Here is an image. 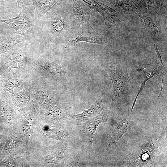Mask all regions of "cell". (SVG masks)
Segmentation results:
<instances>
[{
    "label": "cell",
    "mask_w": 167,
    "mask_h": 167,
    "mask_svg": "<svg viewBox=\"0 0 167 167\" xmlns=\"http://www.w3.org/2000/svg\"><path fill=\"white\" fill-rule=\"evenodd\" d=\"M101 69L107 73L112 83L113 95L110 108H119L131 90V82L127 69L121 65L110 64L105 66Z\"/></svg>",
    "instance_id": "1"
},
{
    "label": "cell",
    "mask_w": 167,
    "mask_h": 167,
    "mask_svg": "<svg viewBox=\"0 0 167 167\" xmlns=\"http://www.w3.org/2000/svg\"><path fill=\"white\" fill-rule=\"evenodd\" d=\"M37 19L33 6H28L20 9L19 15L9 19H0V22L11 26L17 34L27 36L33 35L36 30Z\"/></svg>",
    "instance_id": "2"
},
{
    "label": "cell",
    "mask_w": 167,
    "mask_h": 167,
    "mask_svg": "<svg viewBox=\"0 0 167 167\" xmlns=\"http://www.w3.org/2000/svg\"><path fill=\"white\" fill-rule=\"evenodd\" d=\"M87 6L91 9L100 13L103 17L106 28L110 32L117 30L120 25L121 16L120 13L98 0H90Z\"/></svg>",
    "instance_id": "3"
},
{
    "label": "cell",
    "mask_w": 167,
    "mask_h": 167,
    "mask_svg": "<svg viewBox=\"0 0 167 167\" xmlns=\"http://www.w3.org/2000/svg\"><path fill=\"white\" fill-rule=\"evenodd\" d=\"M135 71H141L144 74V80L141 84L139 89L133 103L131 108V113L136 102L137 98L145 87L146 82L155 76H158L163 78L166 75L165 68L160 66L156 59H153L148 64H143L139 62H136L135 66Z\"/></svg>",
    "instance_id": "4"
},
{
    "label": "cell",
    "mask_w": 167,
    "mask_h": 167,
    "mask_svg": "<svg viewBox=\"0 0 167 167\" xmlns=\"http://www.w3.org/2000/svg\"><path fill=\"white\" fill-rule=\"evenodd\" d=\"M74 17L76 19L79 26L85 32L91 33L95 30L89 23L91 9L85 3L76 0H72L69 6Z\"/></svg>",
    "instance_id": "5"
},
{
    "label": "cell",
    "mask_w": 167,
    "mask_h": 167,
    "mask_svg": "<svg viewBox=\"0 0 167 167\" xmlns=\"http://www.w3.org/2000/svg\"><path fill=\"white\" fill-rule=\"evenodd\" d=\"M129 117L119 114L116 119L110 135L109 145L116 143L129 128L134 124Z\"/></svg>",
    "instance_id": "6"
},
{
    "label": "cell",
    "mask_w": 167,
    "mask_h": 167,
    "mask_svg": "<svg viewBox=\"0 0 167 167\" xmlns=\"http://www.w3.org/2000/svg\"><path fill=\"white\" fill-rule=\"evenodd\" d=\"M138 15L146 29L153 39H158L161 37V23L159 19H156V14L139 13Z\"/></svg>",
    "instance_id": "7"
},
{
    "label": "cell",
    "mask_w": 167,
    "mask_h": 167,
    "mask_svg": "<svg viewBox=\"0 0 167 167\" xmlns=\"http://www.w3.org/2000/svg\"><path fill=\"white\" fill-rule=\"evenodd\" d=\"M106 107V104L104 98L100 96L88 109L80 113L71 116V117L78 119H87L100 114Z\"/></svg>",
    "instance_id": "8"
},
{
    "label": "cell",
    "mask_w": 167,
    "mask_h": 167,
    "mask_svg": "<svg viewBox=\"0 0 167 167\" xmlns=\"http://www.w3.org/2000/svg\"><path fill=\"white\" fill-rule=\"evenodd\" d=\"M37 19L42 18L55 7L61 4L63 0H31Z\"/></svg>",
    "instance_id": "9"
},
{
    "label": "cell",
    "mask_w": 167,
    "mask_h": 167,
    "mask_svg": "<svg viewBox=\"0 0 167 167\" xmlns=\"http://www.w3.org/2000/svg\"><path fill=\"white\" fill-rule=\"evenodd\" d=\"M82 42L97 44L104 46H110L112 44L111 41L106 38L85 36L80 34L74 38L67 40L63 44V47L66 48L72 46H76L78 43Z\"/></svg>",
    "instance_id": "10"
},
{
    "label": "cell",
    "mask_w": 167,
    "mask_h": 167,
    "mask_svg": "<svg viewBox=\"0 0 167 167\" xmlns=\"http://www.w3.org/2000/svg\"><path fill=\"white\" fill-rule=\"evenodd\" d=\"M48 23L50 30L56 36L63 35L67 30L66 19L61 14L53 15L50 17Z\"/></svg>",
    "instance_id": "11"
},
{
    "label": "cell",
    "mask_w": 167,
    "mask_h": 167,
    "mask_svg": "<svg viewBox=\"0 0 167 167\" xmlns=\"http://www.w3.org/2000/svg\"><path fill=\"white\" fill-rule=\"evenodd\" d=\"M113 6L115 10L122 14L138 15V11L132 0H106Z\"/></svg>",
    "instance_id": "12"
},
{
    "label": "cell",
    "mask_w": 167,
    "mask_h": 167,
    "mask_svg": "<svg viewBox=\"0 0 167 167\" xmlns=\"http://www.w3.org/2000/svg\"><path fill=\"white\" fill-rule=\"evenodd\" d=\"M109 113H101L93 119L87 122L84 125V129L90 143L93 142L94 135L98 125L107 120Z\"/></svg>",
    "instance_id": "13"
},
{
    "label": "cell",
    "mask_w": 167,
    "mask_h": 167,
    "mask_svg": "<svg viewBox=\"0 0 167 167\" xmlns=\"http://www.w3.org/2000/svg\"><path fill=\"white\" fill-rule=\"evenodd\" d=\"M24 37L17 34L3 36L0 41V53L11 51L15 45L23 41Z\"/></svg>",
    "instance_id": "14"
},
{
    "label": "cell",
    "mask_w": 167,
    "mask_h": 167,
    "mask_svg": "<svg viewBox=\"0 0 167 167\" xmlns=\"http://www.w3.org/2000/svg\"><path fill=\"white\" fill-rule=\"evenodd\" d=\"M132 0L138 11V14L148 13L157 14L158 13L155 6L154 0Z\"/></svg>",
    "instance_id": "15"
},
{
    "label": "cell",
    "mask_w": 167,
    "mask_h": 167,
    "mask_svg": "<svg viewBox=\"0 0 167 167\" xmlns=\"http://www.w3.org/2000/svg\"><path fill=\"white\" fill-rule=\"evenodd\" d=\"M37 62L45 71L50 75H63L66 74V69L57 64L43 61H39Z\"/></svg>",
    "instance_id": "16"
},
{
    "label": "cell",
    "mask_w": 167,
    "mask_h": 167,
    "mask_svg": "<svg viewBox=\"0 0 167 167\" xmlns=\"http://www.w3.org/2000/svg\"><path fill=\"white\" fill-rule=\"evenodd\" d=\"M148 143L146 145V149H144V146L143 147L142 149H140L139 152H137V156H135L137 158L136 159V160L138 163V165L148 162L154 154L156 148H153L156 147H153L152 148H151V146H149L148 149H147L148 145Z\"/></svg>",
    "instance_id": "17"
},
{
    "label": "cell",
    "mask_w": 167,
    "mask_h": 167,
    "mask_svg": "<svg viewBox=\"0 0 167 167\" xmlns=\"http://www.w3.org/2000/svg\"><path fill=\"white\" fill-rule=\"evenodd\" d=\"M3 89L6 91L13 93V88L20 85L19 82L17 79H12L4 80L2 81Z\"/></svg>",
    "instance_id": "18"
},
{
    "label": "cell",
    "mask_w": 167,
    "mask_h": 167,
    "mask_svg": "<svg viewBox=\"0 0 167 167\" xmlns=\"http://www.w3.org/2000/svg\"><path fill=\"white\" fill-rule=\"evenodd\" d=\"M155 2L158 13L161 11L164 7L166 9L167 0H155Z\"/></svg>",
    "instance_id": "19"
},
{
    "label": "cell",
    "mask_w": 167,
    "mask_h": 167,
    "mask_svg": "<svg viewBox=\"0 0 167 167\" xmlns=\"http://www.w3.org/2000/svg\"><path fill=\"white\" fill-rule=\"evenodd\" d=\"M18 8L20 10L28 6L30 3L26 0H16Z\"/></svg>",
    "instance_id": "20"
},
{
    "label": "cell",
    "mask_w": 167,
    "mask_h": 167,
    "mask_svg": "<svg viewBox=\"0 0 167 167\" xmlns=\"http://www.w3.org/2000/svg\"><path fill=\"white\" fill-rule=\"evenodd\" d=\"M155 49V50L156 53L157 57L159 59V60L160 61V62L161 63V64L163 67L165 68V67L164 66V64L163 63V62H162V58L161 56V55H160V52L159 51L158 47L157 46V45L155 43H154L153 45Z\"/></svg>",
    "instance_id": "21"
},
{
    "label": "cell",
    "mask_w": 167,
    "mask_h": 167,
    "mask_svg": "<svg viewBox=\"0 0 167 167\" xmlns=\"http://www.w3.org/2000/svg\"><path fill=\"white\" fill-rule=\"evenodd\" d=\"M78 164L79 163L77 161H73L70 163V165L71 166H76L79 165Z\"/></svg>",
    "instance_id": "22"
},
{
    "label": "cell",
    "mask_w": 167,
    "mask_h": 167,
    "mask_svg": "<svg viewBox=\"0 0 167 167\" xmlns=\"http://www.w3.org/2000/svg\"><path fill=\"white\" fill-rule=\"evenodd\" d=\"M4 0H0V10L4 6L3 1Z\"/></svg>",
    "instance_id": "23"
},
{
    "label": "cell",
    "mask_w": 167,
    "mask_h": 167,
    "mask_svg": "<svg viewBox=\"0 0 167 167\" xmlns=\"http://www.w3.org/2000/svg\"><path fill=\"white\" fill-rule=\"evenodd\" d=\"M3 36H1L0 35V41H1V39H2Z\"/></svg>",
    "instance_id": "24"
},
{
    "label": "cell",
    "mask_w": 167,
    "mask_h": 167,
    "mask_svg": "<svg viewBox=\"0 0 167 167\" xmlns=\"http://www.w3.org/2000/svg\"></svg>",
    "instance_id": "25"
},
{
    "label": "cell",
    "mask_w": 167,
    "mask_h": 167,
    "mask_svg": "<svg viewBox=\"0 0 167 167\" xmlns=\"http://www.w3.org/2000/svg\"></svg>",
    "instance_id": "26"
}]
</instances>
